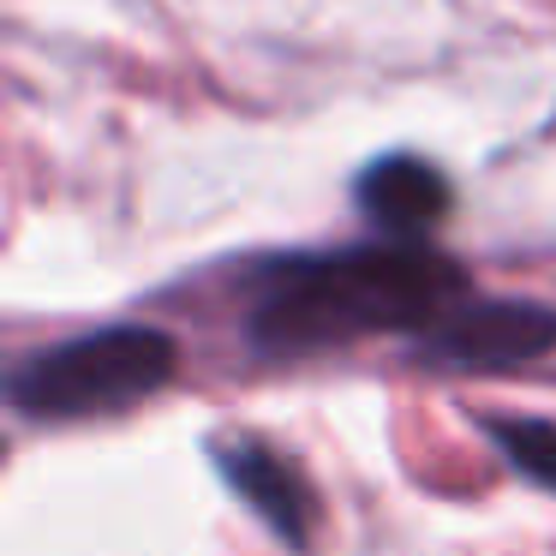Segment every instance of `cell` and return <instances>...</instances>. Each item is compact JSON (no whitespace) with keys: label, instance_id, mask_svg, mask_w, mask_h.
Instances as JSON below:
<instances>
[{"label":"cell","instance_id":"6da1fadb","mask_svg":"<svg viewBox=\"0 0 556 556\" xmlns=\"http://www.w3.org/2000/svg\"><path fill=\"white\" fill-rule=\"evenodd\" d=\"M460 300H467V276L455 257L419 240H383L276 264L245 329L257 353L288 359V353H324L395 329L425 336Z\"/></svg>","mask_w":556,"mask_h":556},{"label":"cell","instance_id":"7a4b0ae2","mask_svg":"<svg viewBox=\"0 0 556 556\" xmlns=\"http://www.w3.org/2000/svg\"><path fill=\"white\" fill-rule=\"evenodd\" d=\"M174 341L144 324H114L97 336H73L61 348L30 353L7 383V401L30 419H90L121 413L156 395L174 377Z\"/></svg>","mask_w":556,"mask_h":556},{"label":"cell","instance_id":"3957f363","mask_svg":"<svg viewBox=\"0 0 556 556\" xmlns=\"http://www.w3.org/2000/svg\"><path fill=\"white\" fill-rule=\"evenodd\" d=\"M556 348V312L527 300H460L419 336V353L443 371H515Z\"/></svg>","mask_w":556,"mask_h":556},{"label":"cell","instance_id":"277c9868","mask_svg":"<svg viewBox=\"0 0 556 556\" xmlns=\"http://www.w3.org/2000/svg\"><path fill=\"white\" fill-rule=\"evenodd\" d=\"M216 455H222V479H228L233 491H240L245 503H252L257 515H264L269 527L281 532V539H288V544H305V539H312L317 496H312L305 472L293 467L288 455L252 443V437H240V443H222Z\"/></svg>","mask_w":556,"mask_h":556},{"label":"cell","instance_id":"5b68a950","mask_svg":"<svg viewBox=\"0 0 556 556\" xmlns=\"http://www.w3.org/2000/svg\"><path fill=\"white\" fill-rule=\"evenodd\" d=\"M353 198L377 228L401 233V240H413V233L437 228L448 216V180L425 156H377L359 174Z\"/></svg>","mask_w":556,"mask_h":556},{"label":"cell","instance_id":"8992f818","mask_svg":"<svg viewBox=\"0 0 556 556\" xmlns=\"http://www.w3.org/2000/svg\"><path fill=\"white\" fill-rule=\"evenodd\" d=\"M491 437L532 484L556 491V425H544V419H491Z\"/></svg>","mask_w":556,"mask_h":556}]
</instances>
